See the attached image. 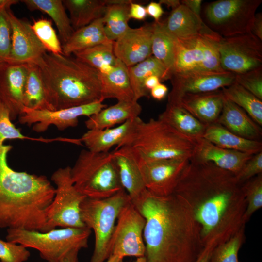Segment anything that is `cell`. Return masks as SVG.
I'll use <instances>...</instances> for the list:
<instances>
[{"label":"cell","instance_id":"49","mask_svg":"<svg viewBox=\"0 0 262 262\" xmlns=\"http://www.w3.org/2000/svg\"><path fill=\"white\" fill-rule=\"evenodd\" d=\"M250 33L262 41V14H255L251 26Z\"/></svg>","mask_w":262,"mask_h":262},{"label":"cell","instance_id":"48","mask_svg":"<svg viewBox=\"0 0 262 262\" xmlns=\"http://www.w3.org/2000/svg\"><path fill=\"white\" fill-rule=\"evenodd\" d=\"M145 7L147 15L152 17L154 19V22L160 21L164 11L162 5L159 2H150Z\"/></svg>","mask_w":262,"mask_h":262},{"label":"cell","instance_id":"26","mask_svg":"<svg viewBox=\"0 0 262 262\" xmlns=\"http://www.w3.org/2000/svg\"><path fill=\"white\" fill-rule=\"evenodd\" d=\"M127 68L124 63L117 59L115 64L108 71L100 73L102 102L111 98H115L118 101H135Z\"/></svg>","mask_w":262,"mask_h":262},{"label":"cell","instance_id":"34","mask_svg":"<svg viewBox=\"0 0 262 262\" xmlns=\"http://www.w3.org/2000/svg\"><path fill=\"white\" fill-rule=\"evenodd\" d=\"M26 64L27 76L23 94L24 107L31 110L52 111L47 99L39 66L33 63Z\"/></svg>","mask_w":262,"mask_h":262},{"label":"cell","instance_id":"22","mask_svg":"<svg viewBox=\"0 0 262 262\" xmlns=\"http://www.w3.org/2000/svg\"><path fill=\"white\" fill-rule=\"evenodd\" d=\"M137 118L128 120L115 127L89 130L83 134L80 141L88 150L97 153L108 152L115 146L118 148L126 145L133 132Z\"/></svg>","mask_w":262,"mask_h":262},{"label":"cell","instance_id":"16","mask_svg":"<svg viewBox=\"0 0 262 262\" xmlns=\"http://www.w3.org/2000/svg\"><path fill=\"white\" fill-rule=\"evenodd\" d=\"M235 74L227 72L190 71L174 73L170 80L172 89L167 103L176 104L184 94L212 92L235 82Z\"/></svg>","mask_w":262,"mask_h":262},{"label":"cell","instance_id":"23","mask_svg":"<svg viewBox=\"0 0 262 262\" xmlns=\"http://www.w3.org/2000/svg\"><path fill=\"white\" fill-rule=\"evenodd\" d=\"M224 96L221 89L183 95L177 103L203 124L208 125L217 122L221 114Z\"/></svg>","mask_w":262,"mask_h":262},{"label":"cell","instance_id":"27","mask_svg":"<svg viewBox=\"0 0 262 262\" xmlns=\"http://www.w3.org/2000/svg\"><path fill=\"white\" fill-rule=\"evenodd\" d=\"M142 108L138 101H120L89 117L85 121L89 130H102L112 128L126 121L139 117Z\"/></svg>","mask_w":262,"mask_h":262},{"label":"cell","instance_id":"12","mask_svg":"<svg viewBox=\"0 0 262 262\" xmlns=\"http://www.w3.org/2000/svg\"><path fill=\"white\" fill-rule=\"evenodd\" d=\"M146 220L131 202L121 209L117 216L110 243V255L124 259L145 256L143 232Z\"/></svg>","mask_w":262,"mask_h":262},{"label":"cell","instance_id":"10","mask_svg":"<svg viewBox=\"0 0 262 262\" xmlns=\"http://www.w3.org/2000/svg\"><path fill=\"white\" fill-rule=\"evenodd\" d=\"M262 0H219L208 4L204 10L205 23L222 37L250 32Z\"/></svg>","mask_w":262,"mask_h":262},{"label":"cell","instance_id":"35","mask_svg":"<svg viewBox=\"0 0 262 262\" xmlns=\"http://www.w3.org/2000/svg\"><path fill=\"white\" fill-rule=\"evenodd\" d=\"M69 13L72 28L76 30L102 17L107 4L105 0H64Z\"/></svg>","mask_w":262,"mask_h":262},{"label":"cell","instance_id":"46","mask_svg":"<svg viewBox=\"0 0 262 262\" xmlns=\"http://www.w3.org/2000/svg\"><path fill=\"white\" fill-rule=\"evenodd\" d=\"M260 174H262V151L253 155L235 176L238 181L243 184Z\"/></svg>","mask_w":262,"mask_h":262},{"label":"cell","instance_id":"32","mask_svg":"<svg viewBox=\"0 0 262 262\" xmlns=\"http://www.w3.org/2000/svg\"><path fill=\"white\" fill-rule=\"evenodd\" d=\"M107 6L103 16L104 31L108 39L115 41L130 28L128 22L131 0H105Z\"/></svg>","mask_w":262,"mask_h":262},{"label":"cell","instance_id":"20","mask_svg":"<svg viewBox=\"0 0 262 262\" xmlns=\"http://www.w3.org/2000/svg\"><path fill=\"white\" fill-rule=\"evenodd\" d=\"M116 164L120 183L136 207L146 194L136 155L128 146L116 148L111 152Z\"/></svg>","mask_w":262,"mask_h":262},{"label":"cell","instance_id":"28","mask_svg":"<svg viewBox=\"0 0 262 262\" xmlns=\"http://www.w3.org/2000/svg\"><path fill=\"white\" fill-rule=\"evenodd\" d=\"M203 138L222 148L252 154L262 151L261 141L246 139L217 123L207 125Z\"/></svg>","mask_w":262,"mask_h":262},{"label":"cell","instance_id":"19","mask_svg":"<svg viewBox=\"0 0 262 262\" xmlns=\"http://www.w3.org/2000/svg\"><path fill=\"white\" fill-rule=\"evenodd\" d=\"M27 76L26 64L6 62L0 65V101L15 120L24 108L23 94Z\"/></svg>","mask_w":262,"mask_h":262},{"label":"cell","instance_id":"4","mask_svg":"<svg viewBox=\"0 0 262 262\" xmlns=\"http://www.w3.org/2000/svg\"><path fill=\"white\" fill-rule=\"evenodd\" d=\"M36 64L52 111L101 102L100 74L95 68L76 57L48 52Z\"/></svg>","mask_w":262,"mask_h":262},{"label":"cell","instance_id":"38","mask_svg":"<svg viewBox=\"0 0 262 262\" xmlns=\"http://www.w3.org/2000/svg\"><path fill=\"white\" fill-rule=\"evenodd\" d=\"M114 42L102 43L74 53L75 57L98 70L100 73L108 71L116 62Z\"/></svg>","mask_w":262,"mask_h":262},{"label":"cell","instance_id":"53","mask_svg":"<svg viewBox=\"0 0 262 262\" xmlns=\"http://www.w3.org/2000/svg\"><path fill=\"white\" fill-rule=\"evenodd\" d=\"M161 80L158 76L152 75L149 76L145 80L144 86L149 91L159 84Z\"/></svg>","mask_w":262,"mask_h":262},{"label":"cell","instance_id":"25","mask_svg":"<svg viewBox=\"0 0 262 262\" xmlns=\"http://www.w3.org/2000/svg\"><path fill=\"white\" fill-rule=\"evenodd\" d=\"M216 123L246 139L260 141L262 137L261 127L244 110L225 97L222 109Z\"/></svg>","mask_w":262,"mask_h":262},{"label":"cell","instance_id":"2","mask_svg":"<svg viewBox=\"0 0 262 262\" xmlns=\"http://www.w3.org/2000/svg\"><path fill=\"white\" fill-rule=\"evenodd\" d=\"M146 220L143 232L148 262H195L205 246L201 228L189 204L173 193L148 191L135 207Z\"/></svg>","mask_w":262,"mask_h":262},{"label":"cell","instance_id":"44","mask_svg":"<svg viewBox=\"0 0 262 262\" xmlns=\"http://www.w3.org/2000/svg\"><path fill=\"white\" fill-rule=\"evenodd\" d=\"M12 121L7 109L0 101V145L7 140H37L24 135Z\"/></svg>","mask_w":262,"mask_h":262},{"label":"cell","instance_id":"39","mask_svg":"<svg viewBox=\"0 0 262 262\" xmlns=\"http://www.w3.org/2000/svg\"><path fill=\"white\" fill-rule=\"evenodd\" d=\"M245 226L232 237L216 246L213 249L209 262H240L239 251L245 241Z\"/></svg>","mask_w":262,"mask_h":262},{"label":"cell","instance_id":"40","mask_svg":"<svg viewBox=\"0 0 262 262\" xmlns=\"http://www.w3.org/2000/svg\"><path fill=\"white\" fill-rule=\"evenodd\" d=\"M31 27L47 52L55 54H63L61 41L50 20L38 19L31 24Z\"/></svg>","mask_w":262,"mask_h":262},{"label":"cell","instance_id":"9","mask_svg":"<svg viewBox=\"0 0 262 262\" xmlns=\"http://www.w3.org/2000/svg\"><path fill=\"white\" fill-rule=\"evenodd\" d=\"M71 167L59 168L51 175L56 185L55 195L47 212L42 232L60 228L86 227L82 220L80 206L86 197L75 187L71 177Z\"/></svg>","mask_w":262,"mask_h":262},{"label":"cell","instance_id":"6","mask_svg":"<svg viewBox=\"0 0 262 262\" xmlns=\"http://www.w3.org/2000/svg\"><path fill=\"white\" fill-rule=\"evenodd\" d=\"M70 173L75 187L86 197L105 198L124 189L112 152L82 150Z\"/></svg>","mask_w":262,"mask_h":262},{"label":"cell","instance_id":"30","mask_svg":"<svg viewBox=\"0 0 262 262\" xmlns=\"http://www.w3.org/2000/svg\"><path fill=\"white\" fill-rule=\"evenodd\" d=\"M128 73L133 92L134 100L148 96V91L144 86L145 80L149 76H158L161 81L170 80L171 74L165 66L151 55L145 60L130 67Z\"/></svg>","mask_w":262,"mask_h":262},{"label":"cell","instance_id":"54","mask_svg":"<svg viewBox=\"0 0 262 262\" xmlns=\"http://www.w3.org/2000/svg\"><path fill=\"white\" fill-rule=\"evenodd\" d=\"M79 250L75 249L71 251L60 262H79Z\"/></svg>","mask_w":262,"mask_h":262},{"label":"cell","instance_id":"55","mask_svg":"<svg viewBox=\"0 0 262 262\" xmlns=\"http://www.w3.org/2000/svg\"><path fill=\"white\" fill-rule=\"evenodd\" d=\"M159 2L161 5H164L168 8H171L172 10L177 8L180 4V0H160Z\"/></svg>","mask_w":262,"mask_h":262},{"label":"cell","instance_id":"5","mask_svg":"<svg viewBox=\"0 0 262 262\" xmlns=\"http://www.w3.org/2000/svg\"><path fill=\"white\" fill-rule=\"evenodd\" d=\"M196 141L159 119H136L132 135L126 145L144 161L192 157Z\"/></svg>","mask_w":262,"mask_h":262},{"label":"cell","instance_id":"3","mask_svg":"<svg viewBox=\"0 0 262 262\" xmlns=\"http://www.w3.org/2000/svg\"><path fill=\"white\" fill-rule=\"evenodd\" d=\"M12 148L0 145V228L42 232L55 187L45 176L12 169L7 161Z\"/></svg>","mask_w":262,"mask_h":262},{"label":"cell","instance_id":"50","mask_svg":"<svg viewBox=\"0 0 262 262\" xmlns=\"http://www.w3.org/2000/svg\"><path fill=\"white\" fill-rule=\"evenodd\" d=\"M202 1L201 0H180V3L193 13L201 16Z\"/></svg>","mask_w":262,"mask_h":262},{"label":"cell","instance_id":"11","mask_svg":"<svg viewBox=\"0 0 262 262\" xmlns=\"http://www.w3.org/2000/svg\"><path fill=\"white\" fill-rule=\"evenodd\" d=\"M173 38V73L190 71H225L221 66L218 49L219 42L222 37L196 35Z\"/></svg>","mask_w":262,"mask_h":262},{"label":"cell","instance_id":"47","mask_svg":"<svg viewBox=\"0 0 262 262\" xmlns=\"http://www.w3.org/2000/svg\"><path fill=\"white\" fill-rule=\"evenodd\" d=\"M147 16L146 7L142 5L131 2L130 6L129 16L131 18L138 20H144Z\"/></svg>","mask_w":262,"mask_h":262},{"label":"cell","instance_id":"17","mask_svg":"<svg viewBox=\"0 0 262 262\" xmlns=\"http://www.w3.org/2000/svg\"><path fill=\"white\" fill-rule=\"evenodd\" d=\"M8 15L11 27V45L8 63L37 64L47 51L33 32L31 24L16 16L11 9Z\"/></svg>","mask_w":262,"mask_h":262},{"label":"cell","instance_id":"58","mask_svg":"<svg viewBox=\"0 0 262 262\" xmlns=\"http://www.w3.org/2000/svg\"><path fill=\"white\" fill-rule=\"evenodd\" d=\"M119 262H125L123 261V259L121 260ZM148 262L145 256L143 257H140L138 258H136V259L132 262Z\"/></svg>","mask_w":262,"mask_h":262},{"label":"cell","instance_id":"13","mask_svg":"<svg viewBox=\"0 0 262 262\" xmlns=\"http://www.w3.org/2000/svg\"><path fill=\"white\" fill-rule=\"evenodd\" d=\"M218 49L225 71L238 74L262 66V41L250 32L222 37Z\"/></svg>","mask_w":262,"mask_h":262},{"label":"cell","instance_id":"56","mask_svg":"<svg viewBox=\"0 0 262 262\" xmlns=\"http://www.w3.org/2000/svg\"><path fill=\"white\" fill-rule=\"evenodd\" d=\"M19 1L18 0H0V8L11 9L12 5L16 4Z\"/></svg>","mask_w":262,"mask_h":262},{"label":"cell","instance_id":"45","mask_svg":"<svg viewBox=\"0 0 262 262\" xmlns=\"http://www.w3.org/2000/svg\"><path fill=\"white\" fill-rule=\"evenodd\" d=\"M8 10L0 8V65L7 62L11 45V27Z\"/></svg>","mask_w":262,"mask_h":262},{"label":"cell","instance_id":"21","mask_svg":"<svg viewBox=\"0 0 262 262\" xmlns=\"http://www.w3.org/2000/svg\"><path fill=\"white\" fill-rule=\"evenodd\" d=\"M253 155L222 148L201 138L196 141L194 154L190 160L212 163L236 175Z\"/></svg>","mask_w":262,"mask_h":262},{"label":"cell","instance_id":"57","mask_svg":"<svg viewBox=\"0 0 262 262\" xmlns=\"http://www.w3.org/2000/svg\"><path fill=\"white\" fill-rule=\"evenodd\" d=\"M121 260L123 259L115 255H111L105 262H119Z\"/></svg>","mask_w":262,"mask_h":262},{"label":"cell","instance_id":"24","mask_svg":"<svg viewBox=\"0 0 262 262\" xmlns=\"http://www.w3.org/2000/svg\"><path fill=\"white\" fill-rule=\"evenodd\" d=\"M163 23L166 31L177 38L196 35L221 37L211 30L201 16H197L181 4L172 10L167 18Z\"/></svg>","mask_w":262,"mask_h":262},{"label":"cell","instance_id":"14","mask_svg":"<svg viewBox=\"0 0 262 262\" xmlns=\"http://www.w3.org/2000/svg\"><path fill=\"white\" fill-rule=\"evenodd\" d=\"M106 107V105L98 101L53 111L31 110L24 107L18 118L22 124H26L29 126L33 124V130L37 132L46 131L52 125L59 131H63L69 127H76L79 117H90Z\"/></svg>","mask_w":262,"mask_h":262},{"label":"cell","instance_id":"36","mask_svg":"<svg viewBox=\"0 0 262 262\" xmlns=\"http://www.w3.org/2000/svg\"><path fill=\"white\" fill-rule=\"evenodd\" d=\"M224 97L244 110L262 126V100L235 82L221 89Z\"/></svg>","mask_w":262,"mask_h":262},{"label":"cell","instance_id":"42","mask_svg":"<svg viewBox=\"0 0 262 262\" xmlns=\"http://www.w3.org/2000/svg\"><path fill=\"white\" fill-rule=\"evenodd\" d=\"M235 82L262 100V66L235 74Z\"/></svg>","mask_w":262,"mask_h":262},{"label":"cell","instance_id":"18","mask_svg":"<svg viewBox=\"0 0 262 262\" xmlns=\"http://www.w3.org/2000/svg\"><path fill=\"white\" fill-rule=\"evenodd\" d=\"M154 23L130 28L114 42L116 58L127 67L134 66L152 55L151 44Z\"/></svg>","mask_w":262,"mask_h":262},{"label":"cell","instance_id":"15","mask_svg":"<svg viewBox=\"0 0 262 262\" xmlns=\"http://www.w3.org/2000/svg\"><path fill=\"white\" fill-rule=\"evenodd\" d=\"M137 157L146 189L152 195L160 196H168L174 193L190 161L187 159L144 161Z\"/></svg>","mask_w":262,"mask_h":262},{"label":"cell","instance_id":"51","mask_svg":"<svg viewBox=\"0 0 262 262\" xmlns=\"http://www.w3.org/2000/svg\"><path fill=\"white\" fill-rule=\"evenodd\" d=\"M167 92V87L160 82L150 90V95L155 99L161 100L165 97Z\"/></svg>","mask_w":262,"mask_h":262},{"label":"cell","instance_id":"1","mask_svg":"<svg viewBox=\"0 0 262 262\" xmlns=\"http://www.w3.org/2000/svg\"><path fill=\"white\" fill-rule=\"evenodd\" d=\"M173 193L191 207L205 246L225 242L245 226L243 184L234 174L212 163L190 160Z\"/></svg>","mask_w":262,"mask_h":262},{"label":"cell","instance_id":"29","mask_svg":"<svg viewBox=\"0 0 262 262\" xmlns=\"http://www.w3.org/2000/svg\"><path fill=\"white\" fill-rule=\"evenodd\" d=\"M158 118L195 141L203 138L207 126L179 104L167 103Z\"/></svg>","mask_w":262,"mask_h":262},{"label":"cell","instance_id":"52","mask_svg":"<svg viewBox=\"0 0 262 262\" xmlns=\"http://www.w3.org/2000/svg\"><path fill=\"white\" fill-rule=\"evenodd\" d=\"M216 246L213 243L207 244L195 262H209L212 253Z\"/></svg>","mask_w":262,"mask_h":262},{"label":"cell","instance_id":"33","mask_svg":"<svg viewBox=\"0 0 262 262\" xmlns=\"http://www.w3.org/2000/svg\"><path fill=\"white\" fill-rule=\"evenodd\" d=\"M30 11H40L48 15L54 22L62 46L70 38L74 30L61 0H20Z\"/></svg>","mask_w":262,"mask_h":262},{"label":"cell","instance_id":"7","mask_svg":"<svg viewBox=\"0 0 262 262\" xmlns=\"http://www.w3.org/2000/svg\"><path fill=\"white\" fill-rule=\"evenodd\" d=\"M91 232L87 227L60 228L47 232L8 229L6 239L37 250L47 262H60L72 250L88 247Z\"/></svg>","mask_w":262,"mask_h":262},{"label":"cell","instance_id":"43","mask_svg":"<svg viewBox=\"0 0 262 262\" xmlns=\"http://www.w3.org/2000/svg\"><path fill=\"white\" fill-rule=\"evenodd\" d=\"M31 253L24 246L0 239V260L1 262H25Z\"/></svg>","mask_w":262,"mask_h":262},{"label":"cell","instance_id":"41","mask_svg":"<svg viewBox=\"0 0 262 262\" xmlns=\"http://www.w3.org/2000/svg\"><path fill=\"white\" fill-rule=\"evenodd\" d=\"M243 188L246 202L243 221L246 224L253 213L262 207V174L244 183Z\"/></svg>","mask_w":262,"mask_h":262},{"label":"cell","instance_id":"31","mask_svg":"<svg viewBox=\"0 0 262 262\" xmlns=\"http://www.w3.org/2000/svg\"><path fill=\"white\" fill-rule=\"evenodd\" d=\"M108 42L110 41L104 31L102 17L74 30L68 40L62 45L63 53L71 56L76 52Z\"/></svg>","mask_w":262,"mask_h":262},{"label":"cell","instance_id":"37","mask_svg":"<svg viewBox=\"0 0 262 262\" xmlns=\"http://www.w3.org/2000/svg\"><path fill=\"white\" fill-rule=\"evenodd\" d=\"M154 23L152 54L165 66L172 75L174 63V38L166 31L163 22Z\"/></svg>","mask_w":262,"mask_h":262},{"label":"cell","instance_id":"8","mask_svg":"<svg viewBox=\"0 0 262 262\" xmlns=\"http://www.w3.org/2000/svg\"><path fill=\"white\" fill-rule=\"evenodd\" d=\"M130 198L124 189L105 198L85 197L80 206L81 219L92 229L95 246L90 262H105L110 256V243L121 208Z\"/></svg>","mask_w":262,"mask_h":262}]
</instances>
